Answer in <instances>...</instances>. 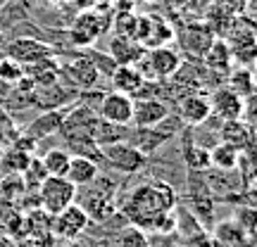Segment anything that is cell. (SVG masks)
I'll return each instance as SVG.
<instances>
[{"label":"cell","instance_id":"1","mask_svg":"<svg viewBox=\"0 0 257 247\" xmlns=\"http://www.w3.org/2000/svg\"><path fill=\"white\" fill-rule=\"evenodd\" d=\"M176 204L179 197L172 185L162 181H150L128 192L121 204V211L136 228L167 233L176 223Z\"/></svg>","mask_w":257,"mask_h":247},{"label":"cell","instance_id":"2","mask_svg":"<svg viewBox=\"0 0 257 247\" xmlns=\"http://www.w3.org/2000/svg\"><path fill=\"white\" fill-rule=\"evenodd\" d=\"M36 200L43 214L55 216L64 207L76 202V185H72L64 176H48L46 181L38 185Z\"/></svg>","mask_w":257,"mask_h":247},{"label":"cell","instance_id":"3","mask_svg":"<svg viewBox=\"0 0 257 247\" xmlns=\"http://www.w3.org/2000/svg\"><path fill=\"white\" fill-rule=\"evenodd\" d=\"M5 55L12 60V62L22 64V67H29L34 62H41L46 57H53L55 50L48 46L46 41L41 38H34V36H17V38H8L3 48H0Z\"/></svg>","mask_w":257,"mask_h":247},{"label":"cell","instance_id":"4","mask_svg":"<svg viewBox=\"0 0 257 247\" xmlns=\"http://www.w3.org/2000/svg\"><path fill=\"white\" fill-rule=\"evenodd\" d=\"M224 36H226L224 38L226 46L231 48V55L238 57L240 62L250 64V60L255 55V22L250 19V15L233 17Z\"/></svg>","mask_w":257,"mask_h":247},{"label":"cell","instance_id":"5","mask_svg":"<svg viewBox=\"0 0 257 247\" xmlns=\"http://www.w3.org/2000/svg\"><path fill=\"white\" fill-rule=\"evenodd\" d=\"M141 62H146V72H141L146 81H150V79H157V81L172 79V76H176V72L181 69V64H184L181 62V55L169 46H160V48L146 50V57H143Z\"/></svg>","mask_w":257,"mask_h":247},{"label":"cell","instance_id":"6","mask_svg":"<svg viewBox=\"0 0 257 247\" xmlns=\"http://www.w3.org/2000/svg\"><path fill=\"white\" fill-rule=\"evenodd\" d=\"M102 152V164H107L114 171L121 174H138L143 171L148 157L143 152H138L131 143H114V145L100 147Z\"/></svg>","mask_w":257,"mask_h":247},{"label":"cell","instance_id":"7","mask_svg":"<svg viewBox=\"0 0 257 247\" xmlns=\"http://www.w3.org/2000/svg\"><path fill=\"white\" fill-rule=\"evenodd\" d=\"M174 36H176L174 27L165 17H160V15H138L136 41L146 50L167 46L169 41H174Z\"/></svg>","mask_w":257,"mask_h":247},{"label":"cell","instance_id":"8","mask_svg":"<svg viewBox=\"0 0 257 247\" xmlns=\"http://www.w3.org/2000/svg\"><path fill=\"white\" fill-rule=\"evenodd\" d=\"M53 219H55L53 221V233L57 238H64V240H76L86 230V226L91 223L86 209L81 204H76V202H72L69 207H64Z\"/></svg>","mask_w":257,"mask_h":247},{"label":"cell","instance_id":"9","mask_svg":"<svg viewBox=\"0 0 257 247\" xmlns=\"http://www.w3.org/2000/svg\"><path fill=\"white\" fill-rule=\"evenodd\" d=\"M176 117H179L181 124H186V126H198V124H202L207 117H212L210 95L202 91L186 93L184 98H179V102H176Z\"/></svg>","mask_w":257,"mask_h":247},{"label":"cell","instance_id":"10","mask_svg":"<svg viewBox=\"0 0 257 247\" xmlns=\"http://www.w3.org/2000/svg\"><path fill=\"white\" fill-rule=\"evenodd\" d=\"M217 38V34L212 31L210 24H205V22H191V24H186L181 31H179V43L184 48L188 55L193 57H202L207 53V48L212 46V41Z\"/></svg>","mask_w":257,"mask_h":247},{"label":"cell","instance_id":"11","mask_svg":"<svg viewBox=\"0 0 257 247\" xmlns=\"http://www.w3.org/2000/svg\"><path fill=\"white\" fill-rule=\"evenodd\" d=\"M95 114L105 121H112V124H131V114H134V100L128 95H121L117 91L105 93L95 107Z\"/></svg>","mask_w":257,"mask_h":247},{"label":"cell","instance_id":"12","mask_svg":"<svg viewBox=\"0 0 257 247\" xmlns=\"http://www.w3.org/2000/svg\"><path fill=\"white\" fill-rule=\"evenodd\" d=\"M212 105V117H217L219 121H231V119H243L245 114V100L238 93H233L229 86L217 88L210 95Z\"/></svg>","mask_w":257,"mask_h":247},{"label":"cell","instance_id":"13","mask_svg":"<svg viewBox=\"0 0 257 247\" xmlns=\"http://www.w3.org/2000/svg\"><path fill=\"white\" fill-rule=\"evenodd\" d=\"M169 114H172L169 105L162 102L160 98H141V100H134L131 121L136 124V128H153L157 124H162Z\"/></svg>","mask_w":257,"mask_h":247},{"label":"cell","instance_id":"14","mask_svg":"<svg viewBox=\"0 0 257 247\" xmlns=\"http://www.w3.org/2000/svg\"><path fill=\"white\" fill-rule=\"evenodd\" d=\"M110 81H112V91L121 93V95H128L131 100L136 98V93L143 88V74L138 67H131V64H117L110 74Z\"/></svg>","mask_w":257,"mask_h":247},{"label":"cell","instance_id":"15","mask_svg":"<svg viewBox=\"0 0 257 247\" xmlns=\"http://www.w3.org/2000/svg\"><path fill=\"white\" fill-rule=\"evenodd\" d=\"M219 138L221 143L236 147L238 152H248L252 147V126L243 119H231L219 124Z\"/></svg>","mask_w":257,"mask_h":247},{"label":"cell","instance_id":"16","mask_svg":"<svg viewBox=\"0 0 257 247\" xmlns=\"http://www.w3.org/2000/svg\"><path fill=\"white\" fill-rule=\"evenodd\" d=\"M67 112H69V107H67V110H48V112H43V114H38L36 119L24 128V136L34 138L38 143V140H43V138H48V136L60 133V126H62Z\"/></svg>","mask_w":257,"mask_h":247},{"label":"cell","instance_id":"17","mask_svg":"<svg viewBox=\"0 0 257 247\" xmlns=\"http://www.w3.org/2000/svg\"><path fill=\"white\" fill-rule=\"evenodd\" d=\"M102 31H105V22L95 12H86L72 24L69 36L74 46H91L95 38H100Z\"/></svg>","mask_w":257,"mask_h":247},{"label":"cell","instance_id":"18","mask_svg":"<svg viewBox=\"0 0 257 247\" xmlns=\"http://www.w3.org/2000/svg\"><path fill=\"white\" fill-rule=\"evenodd\" d=\"M110 57L114 64H131L136 67L146 57V48L138 43L136 38L128 36H112L110 41Z\"/></svg>","mask_w":257,"mask_h":247},{"label":"cell","instance_id":"19","mask_svg":"<svg viewBox=\"0 0 257 247\" xmlns=\"http://www.w3.org/2000/svg\"><path fill=\"white\" fill-rule=\"evenodd\" d=\"M128 124H112V121H105L100 117H95L91 124V138L95 140V145H114V143H128Z\"/></svg>","mask_w":257,"mask_h":247},{"label":"cell","instance_id":"20","mask_svg":"<svg viewBox=\"0 0 257 247\" xmlns=\"http://www.w3.org/2000/svg\"><path fill=\"white\" fill-rule=\"evenodd\" d=\"M60 74L69 76V81L79 88H93L98 83V76H100V72L95 69V64L88 57H76L72 64L60 67Z\"/></svg>","mask_w":257,"mask_h":247},{"label":"cell","instance_id":"21","mask_svg":"<svg viewBox=\"0 0 257 247\" xmlns=\"http://www.w3.org/2000/svg\"><path fill=\"white\" fill-rule=\"evenodd\" d=\"M24 76L34 83V88H43V86H53L60 81V64L55 57H46L41 62H34L24 67Z\"/></svg>","mask_w":257,"mask_h":247},{"label":"cell","instance_id":"22","mask_svg":"<svg viewBox=\"0 0 257 247\" xmlns=\"http://www.w3.org/2000/svg\"><path fill=\"white\" fill-rule=\"evenodd\" d=\"M98 174H100V166L95 164V162L86 159V157H72L64 178L72 185H76V188H83V185L93 183L98 178Z\"/></svg>","mask_w":257,"mask_h":247},{"label":"cell","instance_id":"23","mask_svg":"<svg viewBox=\"0 0 257 247\" xmlns=\"http://www.w3.org/2000/svg\"><path fill=\"white\" fill-rule=\"evenodd\" d=\"M181 152H184V162L191 171H207L210 169V150L198 145L193 140L191 131H186L184 143H181Z\"/></svg>","mask_w":257,"mask_h":247},{"label":"cell","instance_id":"24","mask_svg":"<svg viewBox=\"0 0 257 247\" xmlns=\"http://www.w3.org/2000/svg\"><path fill=\"white\" fill-rule=\"evenodd\" d=\"M31 157L34 155H29V152H24V150H19L15 145L3 147V152H0V176H10V174L22 176L27 171Z\"/></svg>","mask_w":257,"mask_h":247},{"label":"cell","instance_id":"25","mask_svg":"<svg viewBox=\"0 0 257 247\" xmlns=\"http://www.w3.org/2000/svg\"><path fill=\"white\" fill-rule=\"evenodd\" d=\"M243 152H238L236 147L226 145V143H217L210 147V169L214 171H233L238 166V159Z\"/></svg>","mask_w":257,"mask_h":247},{"label":"cell","instance_id":"26","mask_svg":"<svg viewBox=\"0 0 257 247\" xmlns=\"http://www.w3.org/2000/svg\"><path fill=\"white\" fill-rule=\"evenodd\" d=\"M231 48L226 46V41L224 38H214L212 41V46L207 48V53L202 55V62H205V67L210 69V72H224V69H229V64H231Z\"/></svg>","mask_w":257,"mask_h":247},{"label":"cell","instance_id":"27","mask_svg":"<svg viewBox=\"0 0 257 247\" xmlns=\"http://www.w3.org/2000/svg\"><path fill=\"white\" fill-rule=\"evenodd\" d=\"M38 159H41V164H43L48 176H64L72 155L67 150H62V147H53V150H46L43 157H38Z\"/></svg>","mask_w":257,"mask_h":247},{"label":"cell","instance_id":"28","mask_svg":"<svg viewBox=\"0 0 257 247\" xmlns=\"http://www.w3.org/2000/svg\"><path fill=\"white\" fill-rule=\"evenodd\" d=\"M229 88L233 93H238L243 100H250L255 95V76L250 67H240L229 76Z\"/></svg>","mask_w":257,"mask_h":247},{"label":"cell","instance_id":"29","mask_svg":"<svg viewBox=\"0 0 257 247\" xmlns=\"http://www.w3.org/2000/svg\"><path fill=\"white\" fill-rule=\"evenodd\" d=\"M136 27H138V15L134 10H119V12L114 15V19H112L114 36L136 38Z\"/></svg>","mask_w":257,"mask_h":247},{"label":"cell","instance_id":"30","mask_svg":"<svg viewBox=\"0 0 257 247\" xmlns=\"http://www.w3.org/2000/svg\"><path fill=\"white\" fill-rule=\"evenodd\" d=\"M48 178L46 174V169H43V164H41V159L38 157H31V162H29L27 166V171L22 174V181H24V188L31 192H36L38 190V185L43 183Z\"/></svg>","mask_w":257,"mask_h":247},{"label":"cell","instance_id":"31","mask_svg":"<svg viewBox=\"0 0 257 247\" xmlns=\"http://www.w3.org/2000/svg\"><path fill=\"white\" fill-rule=\"evenodd\" d=\"M19 136V126L15 124L12 114H10L5 107H0V145L10 147Z\"/></svg>","mask_w":257,"mask_h":247},{"label":"cell","instance_id":"32","mask_svg":"<svg viewBox=\"0 0 257 247\" xmlns=\"http://www.w3.org/2000/svg\"><path fill=\"white\" fill-rule=\"evenodd\" d=\"M117 247H150V242H148V238H146V230L131 226V228H126V230H121L119 233Z\"/></svg>","mask_w":257,"mask_h":247},{"label":"cell","instance_id":"33","mask_svg":"<svg viewBox=\"0 0 257 247\" xmlns=\"http://www.w3.org/2000/svg\"><path fill=\"white\" fill-rule=\"evenodd\" d=\"M10 98H12V83L0 79V107H8Z\"/></svg>","mask_w":257,"mask_h":247},{"label":"cell","instance_id":"34","mask_svg":"<svg viewBox=\"0 0 257 247\" xmlns=\"http://www.w3.org/2000/svg\"><path fill=\"white\" fill-rule=\"evenodd\" d=\"M217 5H221V8H226L231 12V15H236L243 5H245V0H217Z\"/></svg>","mask_w":257,"mask_h":247},{"label":"cell","instance_id":"35","mask_svg":"<svg viewBox=\"0 0 257 247\" xmlns=\"http://www.w3.org/2000/svg\"><path fill=\"white\" fill-rule=\"evenodd\" d=\"M0 247H17V242L10 238V233H3L0 235Z\"/></svg>","mask_w":257,"mask_h":247},{"label":"cell","instance_id":"36","mask_svg":"<svg viewBox=\"0 0 257 247\" xmlns=\"http://www.w3.org/2000/svg\"><path fill=\"white\" fill-rule=\"evenodd\" d=\"M150 0H124V10H131V8H138V5H146Z\"/></svg>","mask_w":257,"mask_h":247},{"label":"cell","instance_id":"37","mask_svg":"<svg viewBox=\"0 0 257 247\" xmlns=\"http://www.w3.org/2000/svg\"><path fill=\"white\" fill-rule=\"evenodd\" d=\"M5 41H8V38H5V34L0 31V48H3V43H5Z\"/></svg>","mask_w":257,"mask_h":247},{"label":"cell","instance_id":"38","mask_svg":"<svg viewBox=\"0 0 257 247\" xmlns=\"http://www.w3.org/2000/svg\"><path fill=\"white\" fill-rule=\"evenodd\" d=\"M10 3H12V0H0V10L5 8V5H10Z\"/></svg>","mask_w":257,"mask_h":247},{"label":"cell","instance_id":"39","mask_svg":"<svg viewBox=\"0 0 257 247\" xmlns=\"http://www.w3.org/2000/svg\"><path fill=\"white\" fill-rule=\"evenodd\" d=\"M46 3H62V0H46Z\"/></svg>","mask_w":257,"mask_h":247},{"label":"cell","instance_id":"40","mask_svg":"<svg viewBox=\"0 0 257 247\" xmlns=\"http://www.w3.org/2000/svg\"><path fill=\"white\" fill-rule=\"evenodd\" d=\"M67 247H81V245H76V242H72V245H67Z\"/></svg>","mask_w":257,"mask_h":247},{"label":"cell","instance_id":"41","mask_svg":"<svg viewBox=\"0 0 257 247\" xmlns=\"http://www.w3.org/2000/svg\"><path fill=\"white\" fill-rule=\"evenodd\" d=\"M0 152H3V145H0Z\"/></svg>","mask_w":257,"mask_h":247}]
</instances>
